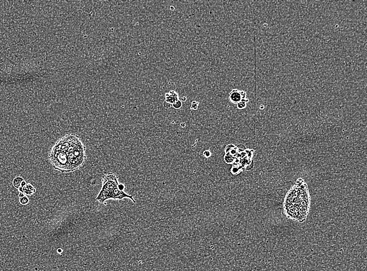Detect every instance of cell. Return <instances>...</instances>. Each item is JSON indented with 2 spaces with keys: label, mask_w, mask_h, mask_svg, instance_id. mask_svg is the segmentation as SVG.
Here are the masks:
<instances>
[{
  "label": "cell",
  "mask_w": 367,
  "mask_h": 271,
  "mask_svg": "<svg viewBox=\"0 0 367 271\" xmlns=\"http://www.w3.org/2000/svg\"><path fill=\"white\" fill-rule=\"evenodd\" d=\"M290 190L285 199L284 209L287 218L303 222L310 208V196L307 186L302 179Z\"/></svg>",
  "instance_id": "cell-1"
},
{
  "label": "cell",
  "mask_w": 367,
  "mask_h": 271,
  "mask_svg": "<svg viewBox=\"0 0 367 271\" xmlns=\"http://www.w3.org/2000/svg\"><path fill=\"white\" fill-rule=\"evenodd\" d=\"M119 185L117 176L113 173H108L105 174L102 179V186L100 192L96 198V200L99 202L103 203L109 199L111 193L113 189Z\"/></svg>",
  "instance_id": "cell-2"
},
{
  "label": "cell",
  "mask_w": 367,
  "mask_h": 271,
  "mask_svg": "<svg viewBox=\"0 0 367 271\" xmlns=\"http://www.w3.org/2000/svg\"><path fill=\"white\" fill-rule=\"evenodd\" d=\"M246 96L247 93L245 91L234 89L229 93V98L232 103L237 104L242 100L246 99Z\"/></svg>",
  "instance_id": "cell-3"
},
{
  "label": "cell",
  "mask_w": 367,
  "mask_h": 271,
  "mask_svg": "<svg viewBox=\"0 0 367 271\" xmlns=\"http://www.w3.org/2000/svg\"><path fill=\"white\" fill-rule=\"evenodd\" d=\"M125 198H127L131 199V201L134 203H136V201L133 198V196L129 195L128 194L125 193L123 191L119 189L118 186L115 188L111 193L109 199H114V200H122Z\"/></svg>",
  "instance_id": "cell-4"
},
{
  "label": "cell",
  "mask_w": 367,
  "mask_h": 271,
  "mask_svg": "<svg viewBox=\"0 0 367 271\" xmlns=\"http://www.w3.org/2000/svg\"><path fill=\"white\" fill-rule=\"evenodd\" d=\"M26 182L24 179L21 176L16 177L13 181V185L15 188L19 190V192H22V190L26 185Z\"/></svg>",
  "instance_id": "cell-5"
},
{
  "label": "cell",
  "mask_w": 367,
  "mask_h": 271,
  "mask_svg": "<svg viewBox=\"0 0 367 271\" xmlns=\"http://www.w3.org/2000/svg\"><path fill=\"white\" fill-rule=\"evenodd\" d=\"M165 97H166L165 101L167 102L170 104H171V105L174 104L175 102L179 100L178 93L176 92V91H173V90L170 91L169 92L166 93L165 95Z\"/></svg>",
  "instance_id": "cell-6"
},
{
  "label": "cell",
  "mask_w": 367,
  "mask_h": 271,
  "mask_svg": "<svg viewBox=\"0 0 367 271\" xmlns=\"http://www.w3.org/2000/svg\"><path fill=\"white\" fill-rule=\"evenodd\" d=\"M36 192V189L31 184H27L22 190V193L28 196H31Z\"/></svg>",
  "instance_id": "cell-7"
},
{
  "label": "cell",
  "mask_w": 367,
  "mask_h": 271,
  "mask_svg": "<svg viewBox=\"0 0 367 271\" xmlns=\"http://www.w3.org/2000/svg\"><path fill=\"white\" fill-rule=\"evenodd\" d=\"M19 202L21 204H22V205H26V204H27L29 203V202L28 198L27 197H26L24 193L19 192Z\"/></svg>",
  "instance_id": "cell-8"
},
{
  "label": "cell",
  "mask_w": 367,
  "mask_h": 271,
  "mask_svg": "<svg viewBox=\"0 0 367 271\" xmlns=\"http://www.w3.org/2000/svg\"><path fill=\"white\" fill-rule=\"evenodd\" d=\"M248 102H249V100L247 99V98L242 100L241 101L237 104V108L240 110L245 108L246 107L247 103H248Z\"/></svg>",
  "instance_id": "cell-9"
},
{
  "label": "cell",
  "mask_w": 367,
  "mask_h": 271,
  "mask_svg": "<svg viewBox=\"0 0 367 271\" xmlns=\"http://www.w3.org/2000/svg\"><path fill=\"white\" fill-rule=\"evenodd\" d=\"M172 106L175 109H178V108H181L182 106V102L181 100H178L177 101L175 102L174 104H173Z\"/></svg>",
  "instance_id": "cell-10"
},
{
  "label": "cell",
  "mask_w": 367,
  "mask_h": 271,
  "mask_svg": "<svg viewBox=\"0 0 367 271\" xmlns=\"http://www.w3.org/2000/svg\"><path fill=\"white\" fill-rule=\"evenodd\" d=\"M198 104H199V103H198V102L195 101H193L192 102V103H191V107H190V108H191V109H192V110H197V108H198Z\"/></svg>",
  "instance_id": "cell-11"
},
{
  "label": "cell",
  "mask_w": 367,
  "mask_h": 271,
  "mask_svg": "<svg viewBox=\"0 0 367 271\" xmlns=\"http://www.w3.org/2000/svg\"><path fill=\"white\" fill-rule=\"evenodd\" d=\"M211 152L209 150H206L204 152V155L206 158H209L211 156Z\"/></svg>",
  "instance_id": "cell-12"
},
{
  "label": "cell",
  "mask_w": 367,
  "mask_h": 271,
  "mask_svg": "<svg viewBox=\"0 0 367 271\" xmlns=\"http://www.w3.org/2000/svg\"><path fill=\"white\" fill-rule=\"evenodd\" d=\"M163 106L166 108H169L171 107V104L167 102L164 101L163 103Z\"/></svg>",
  "instance_id": "cell-13"
},
{
  "label": "cell",
  "mask_w": 367,
  "mask_h": 271,
  "mask_svg": "<svg viewBox=\"0 0 367 271\" xmlns=\"http://www.w3.org/2000/svg\"><path fill=\"white\" fill-rule=\"evenodd\" d=\"M118 188H119V190H121L122 191H123L124 188H125V186H124V185H123V184H119V186H118Z\"/></svg>",
  "instance_id": "cell-14"
},
{
  "label": "cell",
  "mask_w": 367,
  "mask_h": 271,
  "mask_svg": "<svg viewBox=\"0 0 367 271\" xmlns=\"http://www.w3.org/2000/svg\"><path fill=\"white\" fill-rule=\"evenodd\" d=\"M182 101H185L186 100H187V98H186V96H183V97H182Z\"/></svg>",
  "instance_id": "cell-15"
},
{
  "label": "cell",
  "mask_w": 367,
  "mask_h": 271,
  "mask_svg": "<svg viewBox=\"0 0 367 271\" xmlns=\"http://www.w3.org/2000/svg\"><path fill=\"white\" fill-rule=\"evenodd\" d=\"M181 127H185V126H186V124L185 123H182L181 124Z\"/></svg>",
  "instance_id": "cell-16"
},
{
  "label": "cell",
  "mask_w": 367,
  "mask_h": 271,
  "mask_svg": "<svg viewBox=\"0 0 367 271\" xmlns=\"http://www.w3.org/2000/svg\"><path fill=\"white\" fill-rule=\"evenodd\" d=\"M170 9H171V10H174V9H174V7H173L172 6H171V7H170Z\"/></svg>",
  "instance_id": "cell-17"
}]
</instances>
